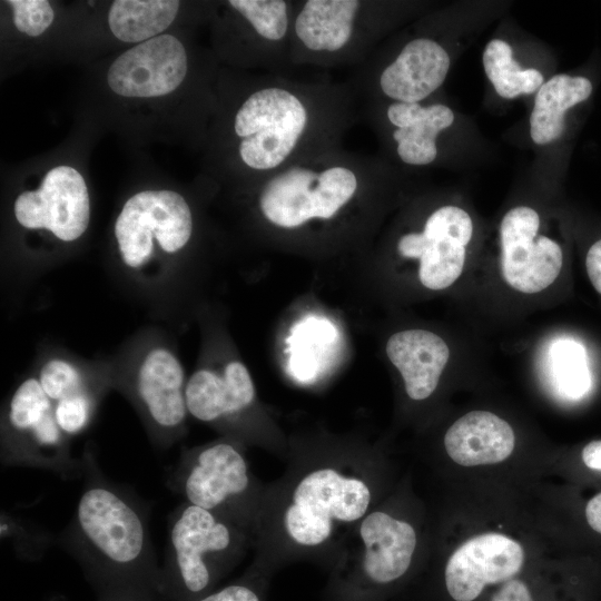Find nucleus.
<instances>
[{
	"label": "nucleus",
	"mask_w": 601,
	"mask_h": 601,
	"mask_svg": "<svg viewBox=\"0 0 601 601\" xmlns=\"http://www.w3.org/2000/svg\"><path fill=\"white\" fill-rule=\"evenodd\" d=\"M264 72L230 118L234 159L252 184L316 152L343 145L361 119L349 85L325 71Z\"/></svg>",
	"instance_id": "f257e3e1"
},
{
	"label": "nucleus",
	"mask_w": 601,
	"mask_h": 601,
	"mask_svg": "<svg viewBox=\"0 0 601 601\" xmlns=\"http://www.w3.org/2000/svg\"><path fill=\"white\" fill-rule=\"evenodd\" d=\"M85 485L58 542L102 593H160V566L149 531V506L101 472L95 451L81 456ZM162 597V595H161Z\"/></svg>",
	"instance_id": "f03ea898"
},
{
	"label": "nucleus",
	"mask_w": 601,
	"mask_h": 601,
	"mask_svg": "<svg viewBox=\"0 0 601 601\" xmlns=\"http://www.w3.org/2000/svg\"><path fill=\"white\" fill-rule=\"evenodd\" d=\"M385 175L381 162L341 145L297 160L253 186L263 220L272 228L297 231L336 221L373 194Z\"/></svg>",
	"instance_id": "7ed1b4c3"
},
{
	"label": "nucleus",
	"mask_w": 601,
	"mask_h": 601,
	"mask_svg": "<svg viewBox=\"0 0 601 601\" xmlns=\"http://www.w3.org/2000/svg\"><path fill=\"white\" fill-rule=\"evenodd\" d=\"M109 359L112 391L137 412L151 443L169 449L186 433L184 366L174 344L155 327L140 329Z\"/></svg>",
	"instance_id": "20e7f679"
},
{
	"label": "nucleus",
	"mask_w": 601,
	"mask_h": 601,
	"mask_svg": "<svg viewBox=\"0 0 601 601\" xmlns=\"http://www.w3.org/2000/svg\"><path fill=\"white\" fill-rule=\"evenodd\" d=\"M243 544L240 526L213 511L183 502L168 516V544L160 566L166 601H196L210 592Z\"/></svg>",
	"instance_id": "39448f33"
},
{
	"label": "nucleus",
	"mask_w": 601,
	"mask_h": 601,
	"mask_svg": "<svg viewBox=\"0 0 601 601\" xmlns=\"http://www.w3.org/2000/svg\"><path fill=\"white\" fill-rule=\"evenodd\" d=\"M383 3L368 0H297L290 59L300 69L354 68L384 30Z\"/></svg>",
	"instance_id": "423d86ee"
},
{
	"label": "nucleus",
	"mask_w": 601,
	"mask_h": 601,
	"mask_svg": "<svg viewBox=\"0 0 601 601\" xmlns=\"http://www.w3.org/2000/svg\"><path fill=\"white\" fill-rule=\"evenodd\" d=\"M193 213L174 190H144L122 206L114 227L117 250L126 274L138 282L166 279L161 259L179 254L190 242Z\"/></svg>",
	"instance_id": "0eeeda50"
},
{
	"label": "nucleus",
	"mask_w": 601,
	"mask_h": 601,
	"mask_svg": "<svg viewBox=\"0 0 601 601\" xmlns=\"http://www.w3.org/2000/svg\"><path fill=\"white\" fill-rule=\"evenodd\" d=\"M70 439L59 428L53 404L31 371L6 398L0 418V460L4 466L36 467L65 480L83 475Z\"/></svg>",
	"instance_id": "6e6552de"
},
{
	"label": "nucleus",
	"mask_w": 601,
	"mask_h": 601,
	"mask_svg": "<svg viewBox=\"0 0 601 601\" xmlns=\"http://www.w3.org/2000/svg\"><path fill=\"white\" fill-rule=\"evenodd\" d=\"M168 485L185 501L240 526L249 511L252 479L247 461L231 441L184 450Z\"/></svg>",
	"instance_id": "1a4fd4ad"
},
{
	"label": "nucleus",
	"mask_w": 601,
	"mask_h": 601,
	"mask_svg": "<svg viewBox=\"0 0 601 601\" xmlns=\"http://www.w3.org/2000/svg\"><path fill=\"white\" fill-rule=\"evenodd\" d=\"M371 491L358 477L332 467L316 469L300 479L285 509L284 529L296 544L314 548L325 543L335 523L363 519Z\"/></svg>",
	"instance_id": "9d476101"
},
{
	"label": "nucleus",
	"mask_w": 601,
	"mask_h": 601,
	"mask_svg": "<svg viewBox=\"0 0 601 601\" xmlns=\"http://www.w3.org/2000/svg\"><path fill=\"white\" fill-rule=\"evenodd\" d=\"M450 63L443 46L431 38L416 37L377 71L353 69L346 82L358 104L375 95L392 102H421L444 82Z\"/></svg>",
	"instance_id": "9b49d317"
},
{
	"label": "nucleus",
	"mask_w": 601,
	"mask_h": 601,
	"mask_svg": "<svg viewBox=\"0 0 601 601\" xmlns=\"http://www.w3.org/2000/svg\"><path fill=\"white\" fill-rule=\"evenodd\" d=\"M18 224L28 230H45L61 243L78 240L90 221V198L81 174L70 166L49 170L36 190L14 200Z\"/></svg>",
	"instance_id": "f8f14e48"
},
{
	"label": "nucleus",
	"mask_w": 601,
	"mask_h": 601,
	"mask_svg": "<svg viewBox=\"0 0 601 601\" xmlns=\"http://www.w3.org/2000/svg\"><path fill=\"white\" fill-rule=\"evenodd\" d=\"M472 234V219L465 210L443 206L426 218L422 231L400 237L397 252L420 260L418 277L426 288L444 289L460 277Z\"/></svg>",
	"instance_id": "ddd939ff"
},
{
	"label": "nucleus",
	"mask_w": 601,
	"mask_h": 601,
	"mask_svg": "<svg viewBox=\"0 0 601 601\" xmlns=\"http://www.w3.org/2000/svg\"><path fill=\"white\" fill-rule=\"evenodd\" d=\"M539 226V214L525 206L508 211L500 226L503 277L526 294L549 287L562 267L561 247L546 236H538Z\"/></svg>",
	"instance_id": "4468645a"
},
{
	"label": "nucleus",
	"mask_w": 601,
	"mask_h": 601,
	"mask_svg": "<svg viewBox=\"0 0 601 601\" xmlns=\"http://www.w3.org/2000/svg\"><path fill=\"white\" fill-rule=\"evenodd\" d=\"M187 71L183 42L171 35H159L120 55L111 63L107 81L120 96L151 98L176 90Z\"/></svg>",
	"instance_id": "2eb2a0df"
},
{
	"label": "nucleus",
	"mask_w": 601,
	"mask_h": 601,
	"mask_svg": "<svg viewBox=\"0 0 601 601\" xmlns=\"http://www.w3.org/2000/svg\"><path fill=\"white\" fill-rule=\"evenodd\" d=\"M524 562L522 546L499 533L476 535L450 556L445 587L455 601H474L484 589L514 579Z\"/></svg>",
	"instance_id": "dca6fc26"
},
{
	"label": "nucleus",
	"mask_w": 601,
	"mask_h": 601,
	"mask_svg": "<svg viewBox=\"0 0 601 601\" xmlns=\"http://www.w3.org/2000/svg\"><path fill=\"white\" fill-rule=\"evenodd\" d=\"M255 386L247 367L227 359L218 367L200 366L186 384L189 415L209 424L238 420L255 401Z\"/></svg>",
	"instance_id": "f3484780"
},
{
	"label": "nucleus",
	"mask_w": 601,
	"mask_h": 601,
	"mask_svg": "<svg viewBox=\"0 0 601 601\" xmlns=\"http://www.w3.org/2000/svg\"><path fill=\"white\" fill-rule=\"evenodd\" d=\"M380 112L390 126V139L405 165L426 166L439 155L437 137L454 121L451 108L442 104L390 102Z\"/></svg>",
	"instance_id": "a211bd4d"
},
{
	"label": "nucleus",
	"mask_w": 601,
	"mask_h": 601,
	"mask_svg": "<svg viewBox=\"0 0 601 601\" xmlns=\"http://www.w3.org/2000/svg\"><path fill=\"white\" fill-rule=\"evenodd\" d=\"M359 536L364 544L362 569L368 581L388 584L406 573L416 548L410 523L374 511L363 518Z\"/></svg>",
	"instance_id": "6ab92c4d"
},
{
	"label": "nucleus",
	"mask_w": 601,
	"mask_h": 601,
	"mask_svg": "<svg viewBox=\"0 0 601 601\" xmlns=\"http://www.w3.org/2000/svg\"><path fill=\"white\" fill-rule=\"evenodd\" d=\"M31 371L52 403L83 395L105 397L112 391L109 359H87L59 346H43Z\"/></svg>",
	"instance_id": "aec40b11"
},
{
	"label": "nucleus",
	"mask_w": 601,
	"mask_h": 601,
	"mask_svg": "<svg viewBox=\"0 0 601 601\" xmlns=\"http://www.w3.org/2000/svg\"><path fill=\"white\" fill-rule=\"evenodd\" d=\"M386 353L400 371L407 395L421 401L436 388L449 361L450 349L436 334L424 329H407L392 335Z\"/></svg>",
	"instance_id": "412c9836"
},
{
	"label": "nucleus",
	"mask_w": 601,
	"mask_h": 601,
	"mask_svg": "<svg viewBox=\"0 0 601 601\" xmlns=\"http://www.w3.org/2000/svg\"><path fill=\"white\" fill-rule=\"evenodd\" d=\"M510 424L486 411H472L456 420L444 436L449 456L463 466L502 462L514 449Z\"/></svg>",
	"instance_id": "4be33fe9"
},
{
	"label": "nucleus",
	"mask_w": 601,
	"mask_h": 601,
	"mask_svg": "<svg viewBox=\"0 0 601 601\" xmlns=\"http://www.w3.org/2000/svg\"><path fill=\"white\" fill-rule=\"evenodd\" d=\"M592 83L584 77L556 75L544 82L535 97L530 117V134L538 145L550 144L564 131L568 109L588 99Z\"/></svg>",
	"instance_id": "5701e85b"
},
{
	"label": "nucleus",
	"mask_w": 601,
	"mask_h": 601,
	"mask_svg": "<svg viewBox=\"0 0 601 601\" xmlns=\"http://www.w3.org/2000/svg\"><path fill=\"white\" fill-rule=\"evenodd\" d=\"M176 0H116L108 23L114 36L124 42H144L159 36L177 17Z\"/></svg>",
	"instance_id": "b1692460"
},
{
	"label": "nucleus",
	"mask_w": 601,
	"mask_h": 601,
	"mask_svg": "<svg viewBox=\"0 0 601 601\" xmlns=\"http://www.w3.org/2000/svg\"><path fill=\"white\" fill-rule=\"evenodd\" d=\"M483 66L495 91L503 98L532 93L543 85L542 73L532 68L522 70L513 59L510 45L501 39H493L486 45Z\"/></svg>",
	"instance_id": "393cba45"
},
{
	"label": "nucleus",
	"mask_w": 601,
	"mask_h": 601,
	"mask_svg": "<svg viewBox=\"0 0 601 601\" xmlns=\"http://www.w3.org/2000/svg\"><path fill=\"white\" fill-rule=\"evenodd\" d=\"M550 367L556 392L565 398L578 400L591 385L584 348L571 339H559L550 347Z\"/></svg>",
	"instance_id": "a878e982"
},
{
	"label": "nucleus",
	"mask_w": 601,
	"mask_h": 601,
	"mask_svg": "<svg viewBox=\"0 0 601 601\" xmlns=\"http://www.w3.org/2000/svg\"><path fill=\"white\" fill-rule=\"evenodd\" d=\"M1 538L11 539L18 555L29 560L41 558L53 542L47 531L6 511L1 512Z\"/></svg>",
	"instance_id": "bb28decb"
},
{
	"label": "nucleus",
	"mask_w": 601,
	"mask_h": 601,
	"mask_svg": "<svg viewBox=\"0 0 601 601\" xmlns=\"http://www.w3.org/2000/svg\"><path fill=\"white\" fill-rule=\"evenodd\" d=\"M104 397L83 395L58 401L53 404L56 422L70 440L85 432L93 421Z\"/></svg>",
	"instance_id": "cd10ccee"
},
{
	"label": "nucleus",
	"mask_w": 601,
	"mask_h": 601,
	"mask_svg": "<svg viewBox=\"0 0 601 601\" xmlns=\"http://www.w3.org/2000/svg\"><path fill=\"white\" fill-rule=\"evenodd\" d=\"M16 28L30 36L38 37L52 23L55 13L46 0H9Z\"/></svg>",
	"instance_id": "c85d7f7f"
},
{
	"label": "nucleus",
	"mask_w": 601,
	"mask_h": 601,
	"mask_svg": "<svg viewBox=\"0 0 601 601\" xmlns=\"http://www.w3.org/2000/svg\"><path fill=\"white\" fill-rule=\"evenodd\" d=\"M196 601H262L258 592L246 582H236L209 592Z\"/></svg>",
	"instance_id": "c756f323"
},
{
	"label": "nucleus",
	"mask_w": 601,
	"mask_h": 601,
	"mask_svg": "<svg viewBox=\"0 0 601 601\" xmlns=\"http://www.w3.org/2000/svg\"><path fill=\"white\" fill-rule=\"evenodd\" d=\"M491 601H532L530 587L521 579H511L493 593Z\"/></svg>",
	"instance_id": "7c9ffc66"
},
{
	"label": "nucleus",
	"mask_w": 601,
	"mask_h": 601,
	"mask_svg": "<svg viewBox=\"0 0 601 601\" xmlns=\"http://www.w3.org/2000/svg\"><path fill=\"white\" fill-rule=\"evenodd\" d=\"M585 267L593 287L601 294V239L590 247L585 258Z\"/></svg>",
	"instance_id": "2f4dec72"
},
{
	"label": "nucleus",
	"mask_w": 601,
	"mask_h": 601,
	"mask_svg": "<svg viewBox=\"0 0 601 601\" xmlns=\"http://www.w3.org/2000/svg\"><path fill=\"white\" fill-rule=\"evenodd\" d=\"M98 601H166L161 595L145 592H117L99 594Z\"/></svg>",
	"instance_id": "473e14b6"
},
{
	"label": "nucleus",
	"mask_w": 601,
	"mask_h": 601,
	"mask_svg": "<svg viewBox=\"0 0 601 601\" xmlns=\"http://www.w3.org/2000/svg\"><path fill=\"white\" fill-rule=\"evenodd\" d=\"M585 516L589 525L601 533V493L594 495L585 506Z\"/></svg>",
	"instance_id": "72a5a7b5"
},
{
	"label": "nucleus",
	"mask_w": 601,
	"mask_h": 601,
	"mask_svg": "<svg viewBox=\"0 0 601 601\" xmlns=\"http://www.w3.org/2000/svg\"><path fill=\"white\" fill-rule=\"evenodd\" d=\"M584 464L592 470H601V441H592L582 450Z\"/></svg>",
	"instance_id": "f704fd0d"
}]
</instances>
